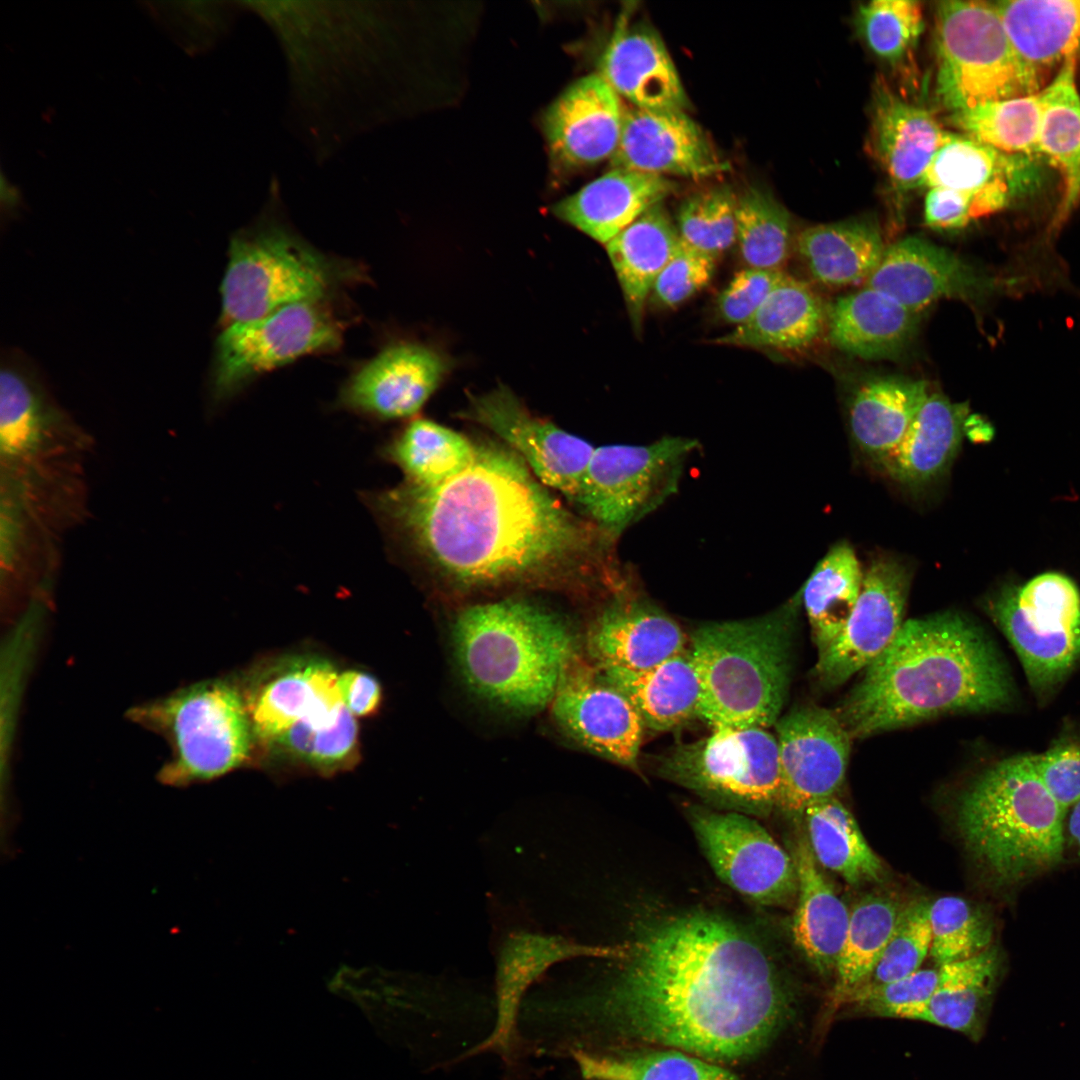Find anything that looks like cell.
Segmentation results:
<instances>
[{"mask_svg": "<svg viewBox=\"0 0 1080 1080\" xmlns=\"http://www.w3.org/2000/svg\"><path fill=\"white\" fill-rule=\"evenodd\" d=\"M552 704L554 717L578 743L636 768L644 724L630 701L599 673L566 676Z\"/></svg>", "mask_w": 1080, "mask_h": 1080, "instance_id": "21", "label": "cell"}, {"mask_svg": "<svg viewBox=\"0 0 1080 1080\" xmlns=\"http://www.w3.org/2000/svg\"><path fill=\"white\" fill-rule=\"evenodd\" d=\"M657 762L664 777L719 804L751 813L777 805L778 743L765 728L712 729L707 737L672 747Z\"/></svg>", "mask_w": 1080, "mask_h": 1080, "instance_id": "12", "label": "cell"}, {"mask_svg": "<svg viewBox=\"0 0 1080 1080\" xmlns=\"http://www.w3.org/2000/svg\"><path fill=\"white\" fill-rule=\"evenodd\" d=\"M938 968L939 979L933 994L904 1019L927 1022L978 1040L1000 976L999 953L989 948L972 958Z\"/></svg>", "mask_w": 1080, "mask_h": 1080, "instance_id": "37", "label": "cell"}, {"mask_svg": "<svg viewBox=\"0 0 1080 1080\" xmlns=\"http://www.w3.org/2000/svg\"><path fill=\"white\" fill-rule=\"evenodd\" d=\"M936 93L951 113L1039 92L994 3L941 1L935 14Z\"/></svg>", "mask_w": 1080, "mask_h": 1080, "instance_id": "8", "label": "cell"}, {"mask_svg": "<svg viewBox=\"0 0 1080 1080\" xmlns=\"http://www.w3.org/2000/svg\"><path fill=\"white\" fill-rule=\"evenodd\" d=\"M273 743L314 768L334 770L351 758L357 743V724L343 706L330 717L295 723Z\"/></svg>", "mask_w": 1080, "mask_h": 1080, "instance_id": "52", "label": "cell"}, {"mask_svg": "<svg viewBox=\"0 0 1080 1080\" xmlns=\"http://www.w3.org/2000/svg\"><path fill=\"white\" fill-rule=\"evenodd\" d=\"M1067 821V832L1070 842L1080 851V800L1070 809Z\"/></svg>", "mask_w": 1080, "mask_h": 1080, "instance_id": "60", "label": "cell"}, {"mask_svg": "<svg viewBox=\"0 0 1080 1080\" xmlns=\"http://www.w3.org/2000/svg\"><path fill=\"white\" fill-rule=\"evenodd\" d=\"M598 672L630 701L651 730H672L699 714V681L690 648L648 669L604 667Z\"/></svg>", "mask_w": 1080, "mask_h": 1080, "instance_id": "36", "label": "cell"}, {"mask_svg": "<svg viewBox=\"0 0 1080 1080\" xmlns=\"http://www.w3.org/2000/svg\"><path fill=\"white\" fill-rule=\"evenodd\" d=\"M476 443L470 466L440 486L402 482L362 496L394 547L461 588L616 577V541L561 504L511 448Z\"/></svg>", "mask_w": 1080, "mask_h": 1080, "instance_id": "1", "label": "cell"}, {"mask_svg": "<svg viewBox=\"0 0 1080 1080\" xmlns=\"http://www.w3.org/2000/svg\"><path fill=\"white\" fill-rule=\"evenodd\" d=\"M715 266L714 258L681 241L653 285V301L663 308L683 304L709 284Z\"/></svg>", "mask_w": 1080, "mask_h": 1080, "instance_id": "54", "label": "cell"}, {"mask_svg": "<svg viewBox=\"0 0 1080 1080\" xmlns=\"http://www.w3.org/2000/svg\"><path fill=\"white\" fill-rule=\"evenodd\" d=\"M863 575L850 544L840 542L817 563L800 590L818 655L838 637L860 595Z\"/></svg>", "mask_w": 1080, "mask_h": 1080, "instance_id": "42", "label": "cell"}, {"mask_svg": "<svg viewBox=\"0 0 1080 1080\" xmlns=\"http://www.w3.org/2000/svg\"><path fill=\"white\" fill-rule=\"evenodd\" d=\"M977 283L970 266L950 250L911 236L885 249L865 287L920 314L941 298L969 296Z\"/></svg>", "mask_w": 1080, "mask_h": 1080, "instance_id": "27", "label": "cell"}, {"mask_svg": "<svg viewBox=\"0 0 1080 1080\" xmlns=\"http://www.w3.org/2000/svg\"><path fill=\"white\" fill-rule=\"evenodd\" d=\"M612 168L700 179L728 169L701 127L686 111L625 107Z\"/></svg>", "mask_w": 1080, "mask_h": 1080, "instance_id": "18", "label": "cell"}, {"mask_svg": "<svg viewBox=\"0 0 1080 1080\" xmlns=\"http://www.w3.org/2000/svg\"><path fill=\"white\" fill-rule=\"evenodd\" d=\"M790 233L791 215L771 192L749 186L738 194L736 243L746 267L782 270Z\"/></svg>", "mask_w": 1080, "mask_h": 1080, "instance_id": "46", "label": "cell"}, {"mask_svg": "<svg viewBox=\"0 0 1080 1080\" xmlns=\"http://www.w3.org/2000/svg\"><path fill=\"white\" fill-rule=\"evenodd\" d=\"M343 325L320 301L300 302L225 326L216 345L214 393L234 395L249 381L342 343Z\"/></svg>", "mask_w": 1080, "mask_h": 1080, "instance_id": "13", "label": "cell"}, {"mask_svg": "<svg viewBox=\"0 0 1080 1080\" xmlns=\"http://www.w3.org/2000/svg\"><path fill=\"white\" fill-rule=\"evenodd\" d=\"M454 643L470 687L517 710L552 702L575 653L573 635L559 616L515 598L464 609Z\"/></svg>", "mask_w": 1080, "mask_h": 1080, "instance_id": "4", "label": "cell"}, {"mask_svg": "<svg viewBox=\"0 0 1080 1080\" xmlns=\"http://www.w3.org/2000/svg\"><path fill=\"white\" fill-rule=\"evenodd\" d=\"M128 717L168 744L170 756L158 778L174 787L209 781L239 767L254 734L244 698L220 679L137 705Z\"/></svg>", "mask_w": 1080, "mask_h": 1080, "instance_id": "7", "label": "cell"}, {"mask_svg": "<svg viewBox=\"0 0 1080 1080\" xmlns=\"http://www.w3.org/2000/svg\"><path fill=\"white\" fill-rule=\"evenodd\" d=\"M47 415L25 378L4 369L0 378V448L9 463L27 459L41 446Z\"/></svg>", "mask_w": 1080, "mask_h": 1080, "instance_id": "51", "label": "cell"}, {"mask_svg": "<svg viewBox=\"0 0 1080 1080\" xmlns=\"http://www.w3.org/2000/svg\"><path fill=\"white\" fill-rule=\"evenodd\" d=\"M1041 115L1039 91L952 112L949 121L962 134L996 150L1041 158L1038 154Z\"/></svg>", "mask_w": 1080, "mask_h": 1080, "instance_id": "45", "label": "cell"}, {"mask_svg": "<svg viewBox=\"0 0 1080 1080\" xmlns=\"http://www.w3.org/2000/svg\"><path fill=\"white\" fill-rule=\"evenodd\" d=\"M911 579V569L895 557L872 560L844 629L818 655L813 675L823 688L842 685L890 645L904 623Z\"/></svg>", "mask_w": 1080, "mask_h": 1080, "instance_id": "15", "label": "cell"}, {"mask_svg": "<svg viewBox=\"0 0 1080 1080\" xmlns=\"http://www.w3.org/2000/svg\"><path fill=\"white\" fill-rule=\"evenodd\" d=\"M903 908L894 898L880 894L866 895L854 904L835 970V995L841 1000L868 981Z\"/></svg>", "mask_w": 1080, "mask_h": 1080, "instance_id": "44", "label": "cell"}, {"mask_svg": "<svg viewBox=\"0 0 1080 1080\" xmlns=\"http://www.w3.org/2000/svg\"><path fill=\"white\" fill-rule=\"evenodd\" d=\"M624 111L619 95L598 73L573 82L544 116L554 162L574 169L610 159L620 141Z\"/></svg>", "mask_w": 1080, "mask_h": 1080, "instance_id": "20", "label": "cell"}, {"mask_svg": "<svg viewBox=\"0 0 1080 1080\" xmlns=\"http://www.w3.org/2000/svg\"><path fill=\"white\" fill-rule=\"evenodd\" d=\"M573 1056L588 1080H738L727 1069L677 1049L623 1056L575 1050Z\"/></svg>", "mask_w": 1080, "mask_h": 1080, "instance_id": "47", "label": "cell"}, {"mask_svg": "<svg viewBox=\"0 0 1080 1080\" xmlns=\"http://www.w3.org/2000/svg\"><path fill=\"white\" fill-rule=\"evenodd\" d=\"M792 858L798 880L793 939L808 962L818 972L827 974L836 970L850 910L821 872L808 841H798Z\"/></svg>", "mask_w": 1080, "mask_h": 1080, "instance_id": "33", "label": "cell"}, {"mask_svg": "<svg viewBox=\"0 0 1080 1080\" xmlns=\"http://www.w3.org/2000/svg\"><path fill=\"white\" fill-rule=\"evenodd\" d=\"M800 591L781 608L755 618L712 622L691 635L699 681L698 717L712 729L768 728L780 718L791 671L792 634Z\"/></svg>", "mask_w": 1080, "mask_h": 1080, "instance_id": "5", "label": "cell"}, {"mask_svg": "<svg viewBox=\"0 0 1080 1080\" xmlns=\"http://www.w3.org/2000/svg\"><path fill=\"white\" fill-rule=\"evenodd\" d=\"M676 190L665 176L612 168L552 207L559 219L606 245Z\"/></svg>", "mask_w": 1080, "mask_h": 1080, "instance_id": "29", "label": "cell"}, {"mask_svg": "<svg viewBox=\"0 0 1080 1080\" xmlns=\"http://www.w3.org/2000/svg\"><path fill=\"white\" fill-rule=\"evenodd\" d=\"M737 203L738 194L727 184L688 195L676 217L681 241L716 260L736 243Z\"/></svg>", "mask_w": 1080, "mask_h": 1080, "instance_id": "48", "label": "cell"}, {"mask_svg": "<svg viewBox=\"0 0 1080 1080\" xmlns=\"http://www.w3.org/2000/svg\"><path fill=\"white\" fill-rule=\"evenodd\" d=\"M1009 41L1040 91L1063 62L1080 50V0H1007L994 3Z\"/></svg>", "mask_w": 1080, "mask_h": 1080, "instance_id": "30", "label": "cell"}, {"mask_svg": "<svg viewBox=\"0 0 1080 1080\" xmlns=\"http://www.w3.org/2000/svg\"><path fill=\"white\" fill-rule=\"evenodd\" d=\"M598 1006L618 1032L709 1061L752 1055L775 1035L789 994L765 949L710 913L650 928Z\"/></svg>", "mask_w": 1080, "mask_h": 1080, "instance_id": "2", "label": "cell"}, {"mask_svg": "<svg viewBox=\"0 0 1080 1080\" xmlns=\"http://www.w3.org/2000/svg\"><path fill=\"white\" fill-rule=\"evenodd\" d=\"M447 368L442 356L430 348L414 343L391 345L348 379L339 405L377 420L411 417L437 389Z\"/></svg>", "mask_w": 1080, "mask_h": 1080, "instance_id": "19", "label": "cell"}, {"mask_svg": "<svg viewBox=\"0 0 1080 1080\" xmlns=\"http://www.w3.org/2000/svg\"><path fill=\"white\" fill-rule=\"evenodd\" d=\"M691 824L718 877L754 902L772 905L795 896L793 858L754 819L737 812L694 809Z\"/></svg>", "mask_w": 1080, "mask_h": 1080, "instance_id": "14", "label": "cell"}, {"mask_svg": "<svg viewBox=\"0 0 1080 1080\" xmlns=\"http://www.w3.org/2000/svg\"><path fill=\"white\" fill-rule=\"evenodd\" d=\"M796 247L814 279L828 286L866 281L886 249L878 227L864 219L807 227Z\"/></svg>", "mask_w": 1080, "mask_h": 1080, "instance_id": "39", "label": "cell"}, {"mask_svg": "<svg viewBox=\"0 0 1080 1080\" xmlns=\"http://www.w3.org/2000/svg\"><path fill=\"white\" fill-rule=\"evenodd\" d=\"M678 623L647 600L620 596L592 625L588 648L598 668L644 670L684 651Z\"/></svg>", "mask_w": 1080, "mask_h": 1080, "instance_id": "25", "label": "cell"}, {"mask_svg": "<svg viewBox=\"0 0 1080 1080\" xmlns=\"http://www.w3.org/2000/svg\"><path fill=\"white\" fill-rule=\"evenodd\" d=\"M477 443L465 435L425 418H415L381 449L380 456L396 465L405 483L440 486L473 462Z\"/></svg>", "mask_w": 1080, "mask_h": 1080, "instance_id": "41", "label": "cell"}, {"mask_svg": "<svg viewBox=\"0 0 1080 1080\" xmlns=\"http://www.w3.org/2000/svg\"><path fill=\"white\" fill-rule=\"evenodd\" d=\"M1066 812L1041 780L1034 755L983 771L959 799L957 824L975 859L995 877L1022 881L1058 865Z\"/></svg>", "mask_w": 1080, "mask_h": 1080, "instance_id": "6", "label": "cell"}, {"mask_svg": "<svg viewBox=\"0 0 1080 1080\" xmlns=\"http://www.w3.org/2000/svg\"><path fill=\"white\" fill-rule=\"evenodd\" d=\"M920 314L869 288L838 298L827 308L828 338L835 347L863 359L900 354L915 336Z\"/></svg>", "mask_w": 1080, "mask_h": 1080, "instance_id": "31", "label": "cell"}, {"mask_svg": "<svg viewBox=\"0 0 1080 1080\" xmlns=\"http://www.w3.org/2000/svg\"><path fill=\"white\" fill-rule=\"evenodd\" d=\"M929 907V902L918 900L903 908L897 926L865 984L890 983L920 969L931 947Z\"/></svg>", "mask_w": 1080, "mask_h": 1080, "instance_id": "53", "label": "cell"}, {"mask_svg": "<svg viewBox=\"0 0 1080 1080\" xmlns=\"http://www.w3.org/2000/svg\"><path fill=\"white\" fill-rule=\"evenodd\" d=\"M929 395L922 380L876 377L849 404V427L860 450L879 463L902 440Z\"/></svg>", "mask_w": 1080, "mask_h": 1080, "instance_id": "38", "label": "cell"}, {"mask_svg": "<svg viewBox=\"0 0 1080 1080\" xmlns=\"http://www.w3.org/2000/svg\"><path fill=\"white\" fill-rule=\"evenodd\" d=\"M337 685L343 705L354 716L367 715L379 704L380 686L370 674L346 671L338 675Z\"/></svg>", "mask_w": 1080, "mask_h": 1080, "instance_id": "59", "label": "cell"}, {"mask_svg": "<svg viewBox=\"0 0 1080 1080\" xmlns=\"http://www.w3.org/2000/svg\"><path fill=\"white\" fill-rule=\"evenodd\" d=\"M827 309L803 281L786 277L755 314L714 343L780 352L808 348L826 324Z\"/></svg>", "mask_w": 1080, "mask_h": 1080, "instance_id": "35", "label": "cell"}, {"mask_svg": "<svg viewBox=\"0 0 1080 1080\" xmlns=\"http://www.w3.org/2000/svg\"><path fill=\"white\" fill-rule=\"evenodd\" d=\"M982 215L986 214L974 195L944 187L928 188L924 200V220L929 227L959 229Z\"/></svg>", "mask_w": 1080, "mask_h": 1080, "instance_id": "58", "label": "cell"}, {"mask_svg": "<svg viewBox=\"0 0 1080 1080\" xmlns=\"http://www.w3.org/2000/svg\"><path fill=\"white\" fill-rule=\"evenodd\" d=\"M680 242L676 223L661 202L605 245L634 328H641L653 285Z\"/></svg>", "mask_w": 1080, "mask_h": 1080, "instance_id": "34", "label": "cell"}, {"mask_svg": "<svg viewBox=\"0 0 1080 1080\" xmlns=\"http://www.w3.org/2000/svg\"><path fill=\"white\" fill-rule=\"evenodd\" d=\"M598 74L633 107L654 111L689 107L670 53L648 24L620 23L601 56Z\"/></svg>", "mask_w": 1080, "mask_h": 1080, "instance_id": "23", "label": "cell"}, {"mask_svg": "<svg viewBox=\"0 0 1080 1080\" xmlns=\"http://www.w3.org/2000/svg\"><path fill=\"white\" fill-rule=\"evenodd\" d=\"M1077 57L1067 58L1040 90L1042 115L1038 154L1056 168L1063 184L1062 214L1080 199V95Z\"/></svg>", "mask_w": 1080, "mask_h": 1080, "instance_id": "40", "label": "cell"}, {"mask_svg": "<svg viewBox=\"0 0 1080 1080\" xmlns=\"http://www.w3.org/2000/svg\"><path fill=\"white\" fill-rule=\"evenodd\" d=\"M948 133L932 112L904 100L882 77L876 79L869 145L897 191L921 187L924 173Z\"/></svg>", "mask_w": 1080, "mask_h": 1080, "instance_id": "24", "label": "cell"}, {"mask_svg": "<svg viewBox=\"0 0 1080 1080\" xmlns=\"http://www.w3.org/2000/svg\"><path fill=\"white\" fill-rule=\"evenodd\" d=\"M855 24L874 55L897 65L912 53L923 31L922 4L913 0L869 1L858 7Z\"/></svg>", "mask_w": 1080, "mask_h": 1080, "instance_id": "49", "label": "cell"}, {"mask_svg": "<svg viewBox=\"0 0 1080 1080\" xmlns=\"http://www.w3.org/2000/svg\"><path fill=\"white\" fill-rule=\"evenodd\" d=\"M338 675L327 662L312 658L272 669L245 701L254 735L273 742L299 721L336 714L343 707Z\"/></svg>", "mask_w": 1080, "mask_h": 1080, "instance_id": "26", "label": "cell"}, {"mask_svg": "<svg viewBox=\"0 0 1080 1080\" xmlns=\"http://www.w3.org/2000/svg\"><path fill=\"white\" fill-rule=\"evenodd\" d=\"M930 955L939 966L972 958L985 950L993 937L988 917L957 896H943L929 907Z\"/></svg>", "mask_w": 1080, "mask_h": 1080, "instance_id": "50", "label": "cell"}, {"mask_svg": "<svg viewBox=\"0 0 1080 1080\" xmlns=\"http://www.w3.org/2000/svg\"><path fill=\"white\" fill-rule=\"evenodd\" d=\"M461 417L495 433L544 485L575 501L595 449L589 442L531 414L503 385L471 396Z\"/></svg>", "mask_w": 1080, "mask_h": 1080, "instance_id": "16", "label": "cell"}, {"mask_svg": "<svg viewBox=\"0 0 1080 1080\" xmlns=\"http://www.w3.org/2000/svg\"><path fill=\"white\" fill-rule=\"evenodd\" d=\"M349 272L283 229L240 234L231 241L221 285L222 319L227 326L320 301Z\"/></svg>", "mask_w": 1080, "mask_h": 1080, "instance_id": "9", "label": "cell"}, {"mask_svg": "<svg viewBox=\"0 0 1080 1080\" xmlns=\"http://www.w3.org/2000/svg\"><path fill=\"white\" fill-rule=\"evenodd\" d=\"M864 672L835 711L852 738L945 714L997 709L1012 696L992 642L952 611L904 621Z\"/></svg>", "mask_w": 1080, "mask_h": 1080, "instance_id": "3", "label": "cell"}, {"mask_svg": "<svg viewBox=\"0 0 1080 1080\" xmlns=\"http://www.w3.org/2000/svg\"><path fill=\"white\" fill-rule=\"evenodd\" d=\"M802 814L818 864L852 885L881 879L884 868L880 858L866 842L852 814L835 796L812 802Z\"/></svg>", "mask_w": 1080, "mask_h": 1080, "instance_id": "43", "label": "cell"}, {"mask_svg": "<svg viewBox=\"0 0 1080 1080\" xmlns=\"http://www.w3.org/2000/svg\"><path fill=\"white\" fill-rule=\"evenodd\" d=\"M939 979V968L919 969L899 980L880 984H865L847 999L883 1017L903 1018L924 1004L933 994Z\"/></svg>", "mask_w": 1080, "mask_h": 1080, "instance_id": "55", "label": "cell"}, {"mask_svg": "<svg viewBox=\"0 0 1080 1080\" xmlns=\"http://www.w3.org/2000/svg\"><path fill=\"white\" fill-rule=\"evenodd\" d=\"M697 444L668 436L646 445L597 447L574 502L616 541L677 491L685 462Z\"/></svg>", "mask_w": 1080, "mask_h": 1080, "instance_id": "10", "label": "cell"}, {"mask_svg": "<svg viewBox=\"0 0 1080 1080\" xmlns=\"http://www.w3.org/2000/svg\"><path fill=\"white\" fill-rule=\"evenodd\" d=\"M627 951L628 946H589L557 935L512 932L503 940L497 957L494 1027L467 1055L511 1051L521 1000L529 986L553 964L578 956L625 958Z\"/></svg>", "mask_w": 1080, "mask_h": 1080, "instance_id": "22", "label": "cell"}, {"mask_svg": "<svg viewBox=\"0 0 1080 1080\" xmlns=\"http://www.w3.org/2000/svg\"><path fill=\"white\" fill-rule=\"evenodd\" d=\"M1035 159L1007 154L964 134L949 132L925 171L921 186L972 194L989 214L1005 207L1031 183Z\"/></svg>", "mask_w": 1080, "mask_h": 1080, "instance_id": "28", "label": "cell"}, {"mask_svg": "<svg viewBox=\"0 0 1080 1080\" xmlns=\"http://www.w3.org/2000/svg\"><path fill=\"white\" fill-rule=\"evenodd\" d=\"M787 274L745 267L734 274L716 299L719 318L734 327L750 319Z\"/></svg>", "mask_w": 1080, "mask_h": 1080, "instance_id": "56", "label": "cell"}, {"mask_svg": "<svg viewBox=\"0 0 1080 1080\" xmlns=\"http://www.w3.org/2000/svg\"><path fill=\"white\" fill-rule=\"evenodd\" d=\"M968 420V407L941 393H929L900 443L879 464L911 489L940 478L955 458Z\"/></svg>", "mask_w": 1080, "mask_h": 1080, "instance_id": "32", "label": "cell"}, {"mask_svg": "<svg viewBox=\"0 0 1080 1080\" xmlns=\"http://www.w3.org/2000/svg\"><path fill=\"white\" fill-rule=\"evenodd\" d=\"M780 787L777 806L801 813L843 785L850 755L849 732L835 711L798 707L775 723Z\"/></svg>", "mask_w": 1080, "mask_h": 1080, "instance_id": "17", "label": "cell"}, {"mask_svg": "<svg viewBox=\"0 0 1080 1080\" xmlns=\"http://www.w3.org/2000/svg\"><path fill=\"white\" fill-rule=\"evenodd\" d=\"M986 608L1034 690L1054 687L1080 660V591L1067 576L1047 572L1005 586Z\"/></svg>", "mask_w": 1080, "mask_h": 1080, "instance_id": "11", "label": "cell"}, {"mask_svg": "<svg viewBox=\"0 0 1080 1080\" xmlns=\"http://www.w3.org/2000/svg\"><path fill=\"white\" fill-rule=\"evenodd\" d=\"M1034 761L1044 785L1067 813L1080 800V739H1061L1034 755Z\"/></svg>", "mask_w": 1080, "mask_h": 1080, "instance_id": "57", "label": "cell"}]
</instances>
